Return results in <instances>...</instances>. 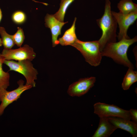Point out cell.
Masks as SVG:
<instances>
[{
    "label": "cell",
    "mask_w": 137,
    "mask_h": 137,
    "mask_svg": "<svg viewBox=\"0 0 137 137\" xmlns=\"http://www.w3.org/2000/svg\"><path fill=\"white\" fill-rule=\"evenodd\" d=\"M117 7L120 13L128 14L137 11V5L132 0H121L117 4Z\"/></svg>",
    "instance_id": "obj_14"
},
{
    "label": "cell",
    "mask_w": 137,
    "mask_h": 137,
    "mask_svg": "<svg viewBox=\"0 0 137 137\" xmlns=\"http://www.w3.org/2000/svg\"><path fill=\"white\" fill-rule=\"evenodd\" d=\"M137 81V72L133 69L129 68L122 84V88L124 90L128 89L130 86Z\"/></svg>",
    "instance_id": "obj_15"
},
{
    "label": "cell",
    "mask_w": 137,
    "mask_h": 137,
    "mask_svg": "<svg viewBox=\"0 0 137 137\" xmlns=\"http://www.w3.org/2000/svg\"><path fill=\"white\" fill-rule=\"evenodd\" d=\"M96 81V78L94 77L80 79L69 86L67 93L72 97L82 96L94 86Z\"/></svg>",
    "instance_id": "obj_9"
},
{
    "label": "cell",
    "mask_w": 137,
    "mask_h": 137,
    "mask_svg": "<svg viewBox=\"0 0 137 137\" xmlns=\"http://www.w3.org/2000/svg\"><path fill=\"white\" fill-rule=\"evenodd\" d=\"M16 32L13 35V38L15 44L21 47L23 43L25 37L23 29L19 27H17Z\"/></svg>",
    "instance_id": "obj_20"
},
{
    "label": "cell",
    "mask_w": 137,
    "mask_h": 137,
    "mask_svg": "<svg viewBox=\"0 0 137 137\" xmlns=\"http://www.w3.org/2000/svg\"><path fill=\"white\" fill-rule=\"evenodd\" d=\"M4 63L8 66L9 71H14L23 75L26 79V84L31 85L32 87L36 86L34 81L37 79L38 73L37 70L33 67L31 61L25 60L16 62L5 60Z\"/></svg>",
    "instance_id": "obj_4"
},
{
    "label": "cell",
    "mask_w": 137,
    "mask_h": 137,
    "mask_svg": "<svg viewBox=\"0 0 137 137\" xmlns=\"http://www.w3.org/2000/svg\"><path fill=\"white\" fill-rule=\"evenodd\" d=\"M137 41L136 36L132 39L124 38L118 42L108 43L101 51L102 56L111 58L116 62L133 69L134 66L128 59L127 52L129 47Z\"/></svg>",
    "instance_id": "obj_2"
},
{
    "label": "cell",
    "mask_w": 137,
    "mask_h": 137,
    "mask_svg": "<svg viewBox=\"0 0 137 137\" xmlns=\"http://www.w3.org/2000/svg\"><path fill=\"white\" fill-rule=\"evenodd\" d=\"M2 18V11L0 8V23L1 21Z\"/></svg>",
    "instance_id": "obj_22"
},
{
    "label": "cell",
    "mask_w": 137,
    "mask_h": 137,
    "mask_svg": "<svg viewBox=\"0 0 137 137\" xmlns=\"http://www.w3.org/2000/svg\"><path fill=\"white\" fill-rule=\"evenodd\" d=\"M71 45L79 50L91 65L96 66L100 64L102 56L98 40L83 41L77 39Z\"/></svg>",
    "instance_id": "obj_3"
},
{
    "label": "cell",
    "mask_w": 137,
    "mask_h": 137,
    "mask_svg": "<svg viewBox=\"0 0 137 137\" xmlns=\"http://www.w3.org/2000/svg\"><path fill=\"white\" fill-rule=\"evenodd\" d=\"M77 18L75 17L71 27L66 30L63 36L58 40L61 45H71L77 39L75 33V23Z\"/></svg>",
    "instance_id": "obj_13"
},
{
    "label": "cell",
    "mask_w": 137,
    "mask_h": 137,
    "mask_svg": "<svg viewBox=\"0 0 137 137\" xmlns=\"http://www.w3.org/2000/svg\"><path fill=\"white\" fill-rule=\"evenodd\" d=\"M2 45V39L0 38V46H1Z\"/></svg>",
    "instance_id": "obj_23"
},
{
    "label": "cell",
    "mask_w": 137,
    "mask_h": 137,
    "mask_svg": "<svg viewBox=\"0 0 137 137\" xmlns=\"http://www.w3.org/2000/svg\"><path fill=\"white\" fill-rule=\"evenodd\" d=\"M132 121L137 122V110L131 109L129 110Z\"/></svg>",
    "instance_id": "obj_21"
},
{
    "label": "cell",
    "mask_w": 137,
    "mask_h": 137,
    "mask_svg": "<svg viewBox=\"0 0 137 137\" xmlns=\"http://www.w3.org/2000/svg\"><path fill=\"white\" fill-rule=\"evenodd\" d=\"M0 34L4 48L11 49L15 44L13 35L8 33L5 28L2 27H0Z\"/></svg>",
    "instance_id": "obj_17"
},
{
    "label": "cell",
    "mask_w": 137,
    "mask_h": 137,
    "mask_svg": "<svg viewBox=\"0 0 137 137\" xmlns=\"http://www.w3.org/2000/svg\"><path fill=\"white\" fill-rule=\"evenodd\" d=\"M32 1L35 2H39V3H42V4H43V3H42V2H37V1H36L35 0H32Z\"/></svg>",
    "instance_id": "obj_24"
},
{
    "label": "cell",
    "mask_w": 137,
    "mask_h": 137,
    "mask_svg": "<svg viewBox=\"0 0 137 137\" xmlns=\"http://www.w3.org/2000/svg\"><path fill=\"white\" fill-rule=\"evenodd\" d=\"M108 118L109 122L117 128L127 131L133 137L137 136V122L119 117H109Z\"/></svg>",
    "instance_id": "obj_11"
},
{
    "label": "cell",
    "mask_w": 137,
    "mask_h": 137,
    "mask_svg": "<svg viewBox=\"0 0 137 137\" xmlns=\"http://www.w3.org/2000/svg\"><path fill=\"white\" fill-rule=\"evenodd\" d=\"M111 5L109 0H105L104 14L101 18L96 20L102 32L101 37L98 40L101 52L107 44L116 41L117 24L112 13Z\"/></svg>",
    "instance_id": "obj_1"
},
{
    "label": "cell",
    "mask_w": 137,
    "mask_h": 137,
    "mask_svg": "<svg viewBox=\"0 0 137 137\" xmlns=\"http://www.w3.org/2000/svg\"><path fill=\"white\" fill-rule=\"evenodd\" d=\"M24 81L20 79L17 82L19 85L18 88L14 90L8 91L6 90H0V116L3 113L6 108L14 101L20 98L21 95L25 91L30 89L32 87L24 85Z\"/></svg>",
    "instance_id": "obj_6"
},
{
    "label": "cell",
    "mask_w": 137,
    "mask_h": 137,
    "mask_svg": "<svg viewBox=\"0 0 137 137\" xmlns=\"http://www.w3.org/2000/svg\"><path fill=\"white\" fill-rule=\"evenodd\" d=\"M113 15L118 24L119 31L117 37L119 41L123 38L130 39L127 34L129 27L132 24L137 18V11L128 14H123L111 11Z\"/></svg>",
    "instance_id": "obj_8"
},
{
    "label": "cell",
    "mask_w": 137,
    "mask_h": 137,
    "mask_svg": "<svg viewBox=\"0 0 137 137\" xmlns=\"http://www.w3.org/2000/svg\"><path fill=\"white\" fill-rule=\"evenodd\" d=\"M13 22L17 24H21L25 22L26 20V16L23 11L18 10L14 12L11 16Z\"/></svg>",
    "instance_id": "obj_19"
},
{
    "label": "cell",
    "mask_w": 137,
    "mask_h": 137,
    "mask_svg": "<svg viewBox=\"0 0 137 137\" xmlns=\"http://www.w3.org/2000/svg\"><path fill=\"white\" fill-rule=\"evenodd\" d=\"M45 26L49 28L52 35V42L53 47L59 44L58 40L59 36L61 34V30L64 25L68 22H62L56 19L53 15L47 13L45 18Z\"/></svg>",
    "instance_id": "obj_10"
},
{
    "label": "cell",
    "mask_w": 137,
    "mask_h": 137,
    "mask_svg": "<svg viewBox=\"0 0 137 137\" xmlns=\"http://www.w3.org/2000/svg\"><path fill=\"white\" fill-rule=\"evenodd\" d=\"M94 113L99 117H117L131 120L129 110L123 109L116 105L98 102L94 105Z\"/></svg>",
    "instance_id": "obj_5"
},
{
    "label": "cell",
    "mask_w": 137,
    "mask_h": 137,
    "mask_svg": "<svg viewBox=\"0 0 137 137\" xmlns=\"http://www.w3.org/2000/svg\"><path fill=\"white\" fill-rule=\"evenodd\" d=\"M5 60L1 54H0V90H6L9 85L10 75L8 72L4 71L2 65Z\"/></svg>",
    "instance_id": "obj_16"
},
{
    "label": "cell",
    "mask_w": 137,
    "mask_h": 137,
    "mask_svg": "<svg viewBox=\"0 0 137 137\" xmlns=\"http://www.w3.org/2000/svg\"><path fill=\"white\" fill-rule=\"evenodd\" d=\"M75 0H60L59 10L53 14L54 17L59 21L63 22L67 10L71 4Z\"/></svg>",
    "instance_id": "obj_18"
},
{
    "label": "cell",
    "mask_w": 137,
    "mask_h": 137,
    "mask_svg": "<svg viewBox=\"0 0 137 137\" xmlns=\"http://www.w3.org/2000/svg\"><path fill=\"white\" fill-rule=\"evenodd\" d=\"M98 127L92 137H108L117 129L112 124L107 117H99Z\"/></svg>",
    "instance_id": "obj_12"
},
{
    "label": "cell",
    "mask_w": 137,
    "mask_h": 137,
    "mask_svg": "<svg viewBox=\"0 0 137 137\" xmlns=\"http://www.w3.org/2000/svg\"><path fill=\"white\" fill-rule=\"evenodd\" d=\"M1 54L5 60L18 61L25 60L31 61L36 56L33 48L27 44L15 49L4 48Z\"/></svg>",
    "instance_id": "obj_7"
}]
</instances>
